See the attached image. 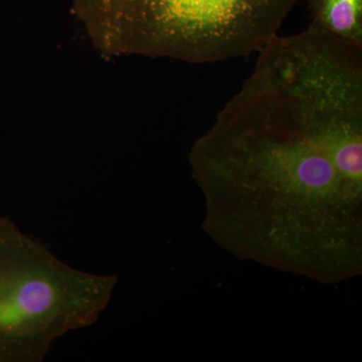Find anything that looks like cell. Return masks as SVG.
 Masks as SVG:
<instances>
[{
  "mask_svg": "<svg viewBox=\"0 0 362 362\" xmlns=\"http://www.w3.org/2000/svg\"><path fill=\"white\" fill-rule=\"evenodd\" d=\"M190 163L209 201L247 204L270 235L319 232L358 206L362 47L312 25L274 37Z\"/></svg>",
  "mask_w": 362,
  "mask_h": 362,
  "instance_id": "6da1fadb",
  "label": "cell"
},
{
  "mask_svg": "<svg viewBox=\"0 0 362 362\" xmlns=\"http://www.w3.org/2000/svg\"><path fill=\"white\" fill-rule=\"evenodd\" d=\"M302 0H71L105 47L187 63L247 57Z\"/></svg>",
  "mask_w": 362,
  "mask_h": 362,
  "instance_id": "7a4b0ae2",
  "label": "cell"
},
{
  "mask_svg": "<svg viewBox=\"0 0 362 362\" xmlns=\"http://www.w3.org/2000/svg\"><path fill=\"white\" fill-rule=\"evenodd\" d=\"M118 278L73 268L0 218V362H42L52 343L96 323Z\"/></svg>",
  "mask_w": 362,
  "mask_h": 362,
  "instance_id": "3957f363",
  "label": "cell"
},
{
  "mask_svg": "<svg viewBox=\"0 0 362 362\" xmlns=\"http://www.w3.org/2000/svg\"><path fill=\"white\" fill-rule=\"evenodd\" d=\"M311 25L362 47V0H307Z\"/></svg>",
  "mask_w": 362,
  "mask_h": 362,
  "instance_id": "277c9868",
  "label": "cell"
}]
</instances>
